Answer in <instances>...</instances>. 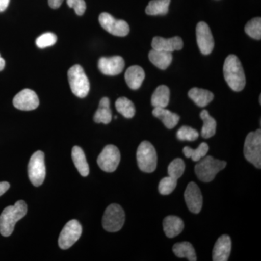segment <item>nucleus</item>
Returning <instances> with one entry per match:
<instances>
[{
	"label": "nucleus",
	"instance_id": "412c9836",
	"mask_svg": "<svg viewBox=\"0 0 261 261\" xmlns=\"http://www.w3.org/2000/svg\"><path fill=\"white\" fill-rule=\"evenodd\" d=\"M149 59L157 68L166 70L171 65L173 57L171 53L152 49L149 51Z\"/></svg>",
	"mask_w": 261,
	"mask_h": 261
},
{
	"label": "nucleus",
	"instance_id": "f8f14e48",
	"mask_svg": "<svg viewBox=\"0 0 261 261\" xmlns=\"http://www.w3.org/2000/svg\"><path fill=\"white\" fill-rule=\"evenodd\" d=\"M197 42L200 51L203 55H209L214 48V40L210 27L205 22H200L196 28Z\"/></svg>",
	"mask_w": 261,
	"mask_h": 261
},
{
	"label": "nucleus",
	"instance_id": "bb28decb",
	"mask_svg": "<svg viewBox=\"0 0 261 261\" xmlns=\"http://www.w3.org/2000/svg\"><path fill=\"white\" fill-rule=\"evenodd\" d=\"M173 251L178 257H185L190 261L197 260L195 249L192 244L188 242L175 244L173 247Z\"/></svg>",
	"mask_w": 261,
	"mask_h": 261
},
{
	"label": "nucleus",
	"instance_id": "dca6fc26",
	"mask_svg": "<svg viewBox=\"0 0 261 261\" xmlns=\"http://www.w3.org/2000/svg\"><path fill=\"white\" fill-rule=\"evenodd\" d=\"M183 46V40L179 37H174L170 39L155 37L152 39V47L154 49L171 53L173 51L181 50Z\"/></svg>",
	"mask_w": 261,
	"mask_h": 261
},
{
	"label": "nucleus",
	"instance_id": "c9c22d12",
	"mask_svg": "<svg viewBox=\"0 0 261 261\" xmlns=\"http://www.w3.org/2000/svg\"><path fill=\"white\" fill-rule=\"evenodd\" d=\"M67 5L70 8L74 9L78 15H83L86 11L87 5L84 0H66Z\"/></svg>",
	"mask_w": 261,
	"mask_h": 261
},
{
	"label": "nucleus",
	"instance_id": "6ab92c4d",
	"mask_svg": "<svg viewBox=\"0 0 261 261\" xmlns=\"http://www.w3.org/2000/svg\"><path fill=\"white\" fill-rule=\"evenodd\" d=\"M163 225L164 232L169 238L178 236L182 232L185 227L183 221L176 216H168L165 218Z\"/></svg>",
	"mask_w": 261,
	"mask_h": 261
},
{
	"label": "nucleus",
	"instance_id": "393cba45",
	"mask_svg": "<svg viewBox=\"0 0 261 261\" xmlns=\"http://www.w3.org/2000/svg\"><path fill=\"white\" fill-rule=\"evenodd\" d=\"M169 88L167 86L161 85L154 91L151 102L154 108H166L169 103Z\"/></svg>",
	"mask_w": 261,
	"mask_h": 261
},
{
	"label": "nucleus",
	"instance_id": "c85d7f7f",
	"mask_svg": "<svg viewBox=\"0 0 261 261\" xmlns=\"http://www.w3.org/2000/svg\"><path fill=\"white\" fill-rule=\"evenodd\" d=\"M116 108L118 113L126 118L135 116L136 109L134 103L126 97H120L116 102Z\"/></svg>",
	"mask_w": 261,
	"mask_h": 261
},
{
	"label": "nucleus",
	"instance_id": "c756f323",
	"mask_svg": "<svg viewBox=\"0 0 261 261\" xmlns=\"http://www.w3.org/2000/svg\"><path fill=\"white\" fill-rule=\"evenodd\" d=\"M209 150L208 145L205 142L201 143L197 149H194L190 147H185L183 149V152L185 157L190 158L195 162H198L200 159L205 157Z\"/></svg>",
	"mask_w": 261,
	"mask_h": 261
},
{
	"label": "nucleus",
	"instance_id": "2f4dec72",
	"mask_svg": "<svg viewBox=\"0 0 261 261\" xmlns=\"http://www.w3.org/2000/svg\"><path fill=\"white\" fill-rule=\"evenodd\" d=\"M185 170V164L183 160L176 159L170 163L168 167V176L178 180L181 177Z\"/></svg>",
	"mask_w": 261,
	"mask_h": 261
},
{
	"label": "nucleus",
	"instance_id": "b1692460",
	"mask_svg": "<svg viewBox=\"0 0 261 261\" xmlns=\"http://www.w3.org/2000/svg\"><path fill=\"white\" fill-rule=\"evenodd\" d=\"M94 121L97 123L108 124L112 121V111L110 108V99L103 97L99 102V108L94 116Z\"/></svg>",
	"mask_w": 261,
	"mask_h": 261
},
{
	"label": "nucleus",
	"instance_id": "a878e982",
	"mask_svg": "<svg viewBox=\"0 0 261 261\" xmlns=\"http://www.w3.org/2000/svg\"><path fill=\"white\" fill-rule=\"evenodd\" d=\"M200 118L203 121V126H202L201 135L203 138L208 139L214 137L216 132V120L213 117L210 116L208 111L203 110L200 113Z\"/></svg>",
	"mask_w": 261,
	"mask_h": 261
},
{
	"label": "nucleus",
	"instance_id": "473e14b6",
	"mask_svg": "<svg viewBox=\"0 0 261 261\" xmlns=\"http://www.w3.org/2000/svg\"><path fill=\"white\" fill-rule=\"evenodd\" d=\"M177 181L178 180L175 179V178L169 176L163 178L160 181L159 185L160 193L163 195H168L172 193L173 190L176 189V185H177Z\"/></svg>",
	"mask_w": 261,
	"mask_h": 261
},
{
	"label": "nucleus",
	"instance_id": "f3484780",
	"mask_svg": "<svg viewBox=\"0 0 261 261\" xmlns=\"http://www.w3.org/2000/svg\"><path fill=\"white\" fill-rule=\"evenodd\" d=\"M231 250V238L228 235L220 237L215 244L213 250V260L226 261L228 260Z\"/></svg>",
	"mask_w": 261,
	"mask_h": 261
},
{
	"label": "nucleus",
	"instance_id": "ddd939ff",
	"mask_svg": "<svg viewBox=\"0 0 261 261\" xmlns=\"http://www.w3.org/2000/svg\"><path fill=\"white\" fill-rule=\"evenodd\" d=\"M13 106L20 111H29L37 109L39 105L37 94L32 89H25L15 96Z\"/></svg>",
	"mask_w": 261,
	"mask_h": 261
},
{
	"label": "nucleus",
	"instance_id": "cd10ccee",
	"mask_svg": "<svg viewBox=\"0 0 261 261\" xmlns=\"http://www.w3.org/2000/svg\"><path fill=\"white\" fill-rule=\"evenodd\" d=\"M170 3L171 0H152L146 8V13L149 15L167 14Z\"/></svg>",
	"mask_w": 261,
	"mask_h": 261
},
{
	"label": "nucleus",
	"instance_id": "9d476101",
	"mask_svg": "<svg viewBox=\"0 0 261 261\" xmlns=\"http://www.w3.org/2000/svg\"><path fill=\"white\" fill-rule=\"evenodd\" d=\"M120 161L121 154L119 149L115 145H109L105 147L98 156L97 164L102 171L112 173L118 168Z\"/></svg>",
	"mask_w": 261,
	"mask_h": 261
},
{
	"label": "nucleus",
	"instance_id": "f03ea898",
	"mask_svg": "<svg viewBox=\"0 0 261 261\" xmlns=\"http://www.w3.org/2000/svg\"><path fill=\"white\" fill-rule=\"evenodd\" d=\"M28 207L23 200H18L14 205H10L4 209L0 215V233L9 237L14 231L15 224L23 219L27 214Z\"/></svg>",
	"mask_w": 261,
	"mask_h": 261
},
{
	"label": "nucleus",
	"instance_id": "f704fd0d",
	"mask_svg": "<svg viewBox=\"0 0 261 261\" xmlns=\"http://www.w3.org/2000/svg\"><path fill=\"white\" fill-rule=\"evenodd\" d=\"M57 39H58L57 36L53 33H44L37 38L36 44L40 49H44V48L54 45L57 42Z\"/></svg>",
	"mask_w": 261,
	"mask_h": 261
},
{
	"label": "nucleus",
	"instance_id": "39448f33",
	"mask_svg": "<svg viewBox=\"0 0 261 261\" xmlns=\"http://www.w3.org/2000/svg\"><path fill=\"white\" fill-rule=\"evenodd\" d=\"M137 160L139 168L145 173H152L157 167L158 156L154 146L144 141L139 146L137 152Z\"/></svg>",
	"mask_w": 261,
	"mask_h": 261
},
{
	"label": "nucleus",
	"instance_id": "7ed1b4c3",
	"mask_svg": "<svg viewBox=\"0 0 261 261\" xmlns=\"http://www.w3.org/2000/svg\"><path fill=\"white\" fill-rule=\"evenodd\" d=\"M226 166V163L225 161L215 159L211 155L205 156L197 163L195 171L200 181L207 183L212 181L218 173Z\"/></svg>",
	"mask_w": 261,
	"mask_h": 261
},
{
	"label": "nucleus",
	"instance_id": "423d86ee",
	"mask_svg": "<svg viewBox=\"0 0 261 261\" xmlns=\"http://www.w3.org/2000/svg\"><path fill=\"white\" fill-rule=\"evenodd\" d=\"M244 154L247 161L257 168H261V130L250 132L245 139Z\"/></svg>",
	"mask_w": 261,
	"mask_h": 261
},
{
	"label": "nucleus",
	"instance_id": "4468645a",
	"mask_svg": "<svg viewBox=\"0 0 261 261\" xmlns=\"http://www.w3.org/2000/svg\"><path fill=\"white\" fill-rule=\"evenodd\" d=\"M125 67V62L121 56L102 57L98 62L101 73L107 75L120 74Z\"/></svg>",
	"mask_w": 261,
	"mask_h": 261
},
{
	"label": "nucleus",
	"instance_id": "ea45409f",
	"mask_svg": "<svg viewBox=\"0 0 261 261\" xmlns=\"http://www.w3.org/2000/svg\"><path fill=\"white\" fill-rule=\"evenodd\" d=\"M5 66V60L2 58L1 56H0V71L4 69Z\"/></svg>",
	"mask_w": 261,
	"mask_h": 261
},
{
	"label": "nucleus",
	"instance_id": "e433bc0d",
	"mask_svg": "<svg viewBox=\"0 0 261 261\" xmlns=\"http://www.w3.org/2000/svg\"><path fill=\"white\" fill-rule=\"evenodd\" d=\"M10 188V184L7 181L0 182V197L4 195Z\"/></svg>",
	"mask_w": 261,
	"mask_h": 261
},
{
	"label": "nucleus",
	"instance_id": "2eb2a0df",
	"mask_svg": "<svg viewBox=\"0 0 261 261\" xmlns=\"http://www.w3.org/2000/svg\"><path fill=\"white\" fill-rule=\"evenodd\" d=\"M185 199L187 207L193 214H199L202 210V193L195 182H190L187 185L185 192Z\"/></svg>",
	"mask_w": 261,
	"mask_h": 261
},
{
	"label": "nucleus",
	"instance_id": "1a4fd4ad",
	"mask_svg": "<svg viewBox=\"0 0 261 261\" xmlns=\"http://www.w3.org/2000/svg\"><path fill=\"white\" fill-rule=\"evenodd\" d=\"M82 233V225L77 220H71L65 225L58 239V245L63 250L73 246Z\"/></svg>",
	"mask_w": 261,
	"mask_h": 261
},
{
	"label": "nucleus",
	"instance_id": "a211bd4d",
	"mask_svg": "<svg viewBox=\"0 0 261 261\" xmlns=\"http://www.w3.org/2000/svg\"><path fill=\"white\" fill-rule=\"evenodd\" d=\"M145 73L143 68L139 65H132L126 70L125 80L130 89L137 90L142 86L145 80Z\"/></svg>",
	"mask_w": 261,
	"mask_h": 261
},
{
	"label": "nucleus",
	"instance_id": "4be33fe9",
	"mask_svg": "<svg viewBox=\"0 0 261 261\" xmlns=\"http://www.w3.org/2000/svg\"><path fill=\"white\" fill-rule=\"evenodd\" d=\"M188 96L197 106L200 108L205 107L206 106L212 102L214 99V94L206 89L192 88L189 91Z\"/></svg>",
	"mask_w": 261,
	"mask_h": 261
},
{
	"label": "nucleus",
	"instance_id": "72a5a7b5",
	"mask_svg": "<svg viewBox=\"0 0 261 261\" xmlns=\"http://www.w3.org/2000/svg\"><path fill=\"white\" fill-rule=\"evenodd\" d=\"M176 136L179 140L193 142L198 138L199 132L192 127L184 126L178 130Z\"/></svg>",
	"mask_w": 261,
	"mask_h": 261
},
{
	"label": "nucleus",
	"instance_id": "aec40b11",
	"mask_svg": "<svg viewBox=\"0 0 261 261\" xmlns=\"http://www.w3.org/2000/svg\"><path fill=\"white\" fill-rule=\"evenodd\" d=\"M152 114L163 122L168 129L174 128L179 121V116L176 113L168 111L166 108H154Z\"/></svg>",
	"mask_w": 261,
	"mask_h": 261
},
{
	"label": "nucleus",
	"instance_id": "4c0bfd02",
	"mask_svg": "<svg viewBox=\"0 0 261 261\" xmlns=\"http://www.w3.org/2000/svg\"><path fill=\"white\" fill-rule=\"evenodd\" d=\"M63 0H48L49 5L53 9H58L61 6Z\"/></svg>",
	"mask_w": 261,
	"mask_h": 261
},
{
	"label": "nucleus",
	"instance_id": "9b49d317",
	"mask_svg": "<svg viewBox=\"0 0 261 261\" xmlns=\"http://www.w3.org/2000/svg\"><path fill=\"white\" fill-rule=\"evenodd\" d=\"M99 22L105 30L116 37H126L129 33V25L125 20H116L109 13H101Z\"/></svg>",
	"mask_w": 261,
	"mask_h": 261
},
{
	"label": "nucleus",
	"instance_id": "7c9ffc66",
	"mask_svg": "<svg viewBox=\"0 0 261 261\" xmlns=\"http://www.w3.org/2000/svg\"><path fill=\"white\" fill-rule=\"evenodd\" d=\"M245 33L253 39H261V18H255L250 20L245 25Z\"/></svg>",
	"mask_w": 261,
	"mask_h": 261
},
{
	"label": "nucleus",
	"instance_id": "5701e85b",
	"mask_svg": "<svg viewBox=\"0 0 261 261\" xmlns=\"http://www.w3.org/2000/svg\"><path fill=\"white\" fill-rule=\"evenodd\" d=\"M72 159L74 163L75 168L82 176H88L89 173V167L85 154L83 149L78 146H74L72 149Z\"/></svg>",
	"mask_w": 261,
	"mask_h": 261
},
{
	"label": "nucleus",
	"instance_id": "6e6552de",
	"mask_svg": "<svg viewBox=\"0 0 261 261\" xmlns=\"http://www.w3.org/2000/svg\"><path fill=\"white\" fill-rule=\"evenodd\" d=\"M28 174L29 180L35 187L42 185L46 176V167L44 163V154L39 150L34 152L28 166Z\"/></svg>",
	"mask_w": 261,
	"mask_h": 261
},
{
	"label": "nucleus",
	"instance_id": "f257e3e1",
	"mask_svg": "<svg viewBox=\"0 0 261 261\" xmlns=\"http://www.w3.org/2000/svg\"><path fill=\"white\" fill-rule=\"evenodd\" d=\"M224 75L226 83L235 92H240L246 84L245 72L239 58L234 55H230L225 60Z\"/></svg>",
	"mask_w": 261,
	"mask_h": 261
},
{
	"label": "nucleus",
	"instance_id": "20e7f679",
	"mask_svg": "<svg viewBox=\"0 0 261 261\" xmlns=\"http://www.w3.org/2000/svg\"><path fill=\"white\" fill-rule=\"evenodd\" d=\"M68 77L72 92L78 97H87L90 84L83 68L80 65H73L68 70Z\"/></svg>",
	"mask_w": 261,
	"mask_h": 261
},
{
	"label": "nucleus",
	"instance_id": "58836bf2",
	"mask_svg": "<svg viewBox=\"0 0 261 261\" xmlns=\"http://www.w3.org/2000/svg\"><path fill=\"white\" fill-rule=\"evenodd\" d=\"M10 0H0V13L7 9Z\"/></svg>",
	"mask_w": 261,
	"mask_h": 261
},
{
	"label": "nucleus",
	"instance_id": "0eeeda50",
	"mask_svg": "<svg viewBox=\"0 0 261 261\" xmlns=\"http://www.w3.org/2000/svg\"><path fill=\"white\" fill-rule=\"evenodd\" d=\"M125 222V213L118 204H111L105 211L102 226L109 232H116L123 227Z\"/></svg>",
	"mask_w": 261,
	"mask_h": 261
}]
</instances>
